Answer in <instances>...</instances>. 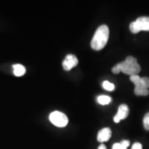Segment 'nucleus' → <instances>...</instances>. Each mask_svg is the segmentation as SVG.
<instances>
[{
	"label": "nucleus",
	"instance_id": "1",
	"mask_svg": "<svg viewBox=\"0 0 149 149\" xmlns=\"http://www.w3.org/2000/svg\"><path fill=\"white\" fill-rule=\"evenodd\" d=\"M141 71V67L137 62V59L133 56H128L124 61L118 63L112 68V72L119 74L120 72L130 76L138 75Z\"/></svg>",
	"mask_w": 149,
	"mask_h": 149
},
{
	"label": "nucleus",
	"instance_id": "2",
	"mask_svg": "<svg viewBox=\"0 0 149 149\" xmlns=\"http://www.w3.org/2000/svg\"><path fill=\"white\" fill-rule=\"evenodd\" d=\"M109 38V29L107 25L103 24L96 30L91 40V48L95 51H100L107 45Z\"/></svg>",
	"mask_w": 149,
	"mask_h": 149
},
{
	"label": "nucleus",
	"instance_id": "3",
	"mask_svg": "<svg viewBox=\"0 0 149 149\" xmlns=\"http://www.w3.org/2000/svg\"><path fill=\"white\" fill-rule=\"evenodd\" d=\"M130 80L135 84L134 93L137 96H147L149 94V78L139 75L130 76Z\"/></svg>",
	"mask_w": 149,
	"mask_h": 149
},
{
	"label": "nucleus",
	"instance_id": "4",
	"mask_svg": "<svg viewBox=\"0 0 149 149\" xmlns=\"http://www.w3.org/2000/svg\"><path fill=\"white\" fill-rule=\"evenodd\" d=\"M130 32L136 34L141 31H149V17H140L129 26Z\"/></svg>",
	"mask_w": 149,
	"mask_h": 149
},
{
	"label": "nucleus",
	"instance_id": "5",
	"mask_svg": "<svg viewBox=\"0 0 149 149\" xmlns=\"http://www.w3.org/2000/svg\"><path fill=\"white\" fill-rule=\"evenodd\" d=\"M49 120L51 123L57 127H65L68 122V117L64 113L59 111H54L51 113Z\"/></svg>",
	"mask_w": 149,
	"mask_h": 149
},
{
	"label": "nucleus",
	"instance_id": "6",
	"mask_svg": "<svg viewBox=\"0 0 149 149\" xmlns=\"http://www.w3.org/2000/svg\"><path fill=\"white\" fill-rule=\"evenodd\" d=\"M78 64V59L75 55L69 54L66 55L62 62L63 68L65 70H70Z\"/></svg>",
	"mask_w": 149,
	"mask_h": 149
},
{
	"label": "nucleus",
	"instance_id": "7",
	"mask_svg": "<svg viewBox=\"0 0 149 149\" xmlns=\"http://www.w3.org/2000/svg\"><path fill=\"white\" fill-rule=\"evenodd\" d=\"M129 114V109L126 104H123L118 108V111L116 115L113 118V120L115 123H119L121 120H124L128 116Z\"/></svg>",
	"mask_w": 149,
	"mask_h": 149
},
{
	"label": "nucleus",
	"instance_id": "8",
	"mask_svg": "<svg viewBox=\"0 0 149 149\" xmlns=\"http://www.w3.org/2000/svg\"><path fill=\"white\" fill-rule=\"evenodd\" d=\"M112 132L111 128H104L99 131L97 134V141L100 142H105L111 139Z\"/></svg>",
	"mask_w": 149,
	"mask_h": 149
},
{
	"label": "nucleus",
	"instance_id": "9",
	"mask_svg": "<svg viewBox=\"0 0 149 149\" xmlns=\"http://www.w3.org/2000/svg\"><path fill=\"white\" fill-rule=\"evenodd\" d=\"M13 73L17 77H20L25 74L26 68L23 65L19 64H14L13 66Z\"/></svg>",
	"mask_w": 149,
	"mask_h": 149
},
{
	"label": "nucleus",
	"instance_id": "10",
	"mask_svg": "<svg viewBox=\"0 0 149 149\" xmlns=\"http://www.w3.org/2000/svg\"><path fill=\"white\" fill-rule=\"evenodd\" d=\"M130 145V141L122 140L120 143H115L113 144L112 149H127Z\"/></svg>",
	"mask_w": 149,
	"mask_h": 149
},
{
	"label": "nucleus",
	"instance_id": "11",
	"mask_svg": "<svg viewBox=\"0 0 149 149\" xmlns=\"http://www.w3.org/2000/svg\"><path fill=\"white\" fill-rule=\"evenodd\" d=\"M112 99L111 97L107 95H100L97 97V102L102 105H107L111 102Z\"/></svg>",
	"mask_w": 149,
	"mask_h": 149
},
{
	"label": "nucleus",
	"instance_id": "12",
	"mask_svg": "<svg viewBox=\"0 0 149 149\" xmlns=\"http://www.w3.org/2000/svg\"><path fill=\"white\" fill-rule=\"evenodd\" d=\"M102 86H103V88L105 89V90L109 91H112L115 89L114 84L108 81H104L103 82V84H102Z\"/></svg>",
	"mask_w": 149,
	"mask_h": 149
},
{
	"label": "nucleus",
	"instance_id": "13",
	"mask_svg": "<svg viewBox=\"0 0 149 149\" xmlns=\"http://www.w3.org/2000/svg\"><path fill=\"white\" fill-rule=\"evenodd\" d=\"M143 124L144 127L146 130H149V112L144 115L143 119Z\"/></svg>",
	"mask_w": 149,
	"mask_h": 149
},
{
	"label": "nucleus",
	"instance_id": "14",
	"mask_svg": "<svg viewBox=\"0 0 149 149\" xmlns=\"http://www.w3.org/2000/svg\"><path fill=\"white\" fill-rule=\"evenodd\" d=\"M131 149H142V145L139 142L134 143Z\"/></svg>",
	"mask_w": 149,
	"mask_h": 149
},
{
	"label": "nucleus",
	"instance_id": "15",
	"mask_svg": "<svg viewBox=\"0 0 149 149\" xmlns=\"http://www.w3.org/2000/svg\"><path fill=\"white\" fill-rule=\"evenodd\" d=\"M98 149H107V146H106L104 144H102L98 147Z\"/></svg>",
	"mask_w": 149,
	"mask_h": 149
}]
</instances>
